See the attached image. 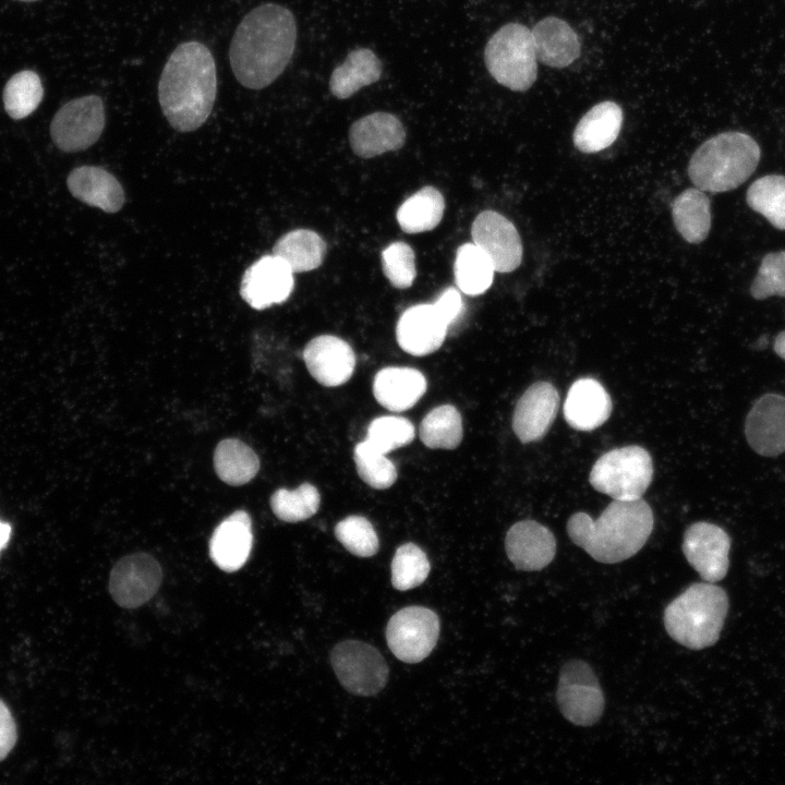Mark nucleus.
Returning a JSON list of instances; mask_svg holds the SVG:
<instances>
[{
  "label": "nucleus",
  "instance_id": "obj_1",
  "mask_svg": "<svg viewBox=\"0 0 785 785\" xmlns=\"http://www.w3.org/2000/svg\"><path fill=\"white\" fill-rule=\"evenodd\" d=\"M297 23L292 12L277 3L251 10L232 37L229 60L237 81L261 89L287 68L295 48Z\"/></svg>",
  "mask_w": 785,
  "mask_h": 785
},
{
  "label": "nucleus",
  "instance_id": "obj_2",
  "mask_svg": "<svg viewBox=\"0 0 785 785\" xmlns=\"http://www.w3.org/2000/svg\"><path fill=\"white\" fill-rule=\"evenodd\" d=\"M216 95V63L209 49L198 41L180 44L158 83V100L170 125L179 132L198 129L208 119Z\"/></svg>",
  "mask_w": 785,
  "mask_h": 785
},
{
  "label": "nucleus",
  "instance_id": "obj_3",
  "mask_svg": "<svg viewBox=\"0 0 785 785\" xmlns=\"http://www.w3.org/2000/svg\"><path fill=\"white\" fill-rule=\"evenodd\" d=\"M653 524L652 509L642 498L614 499L597 519L585 512L573 514L567 521V532L596 561L615 564L642 548Z\"/></svg>",
  "mask_w": 785,
  "mask_h": 785
},
{
  "label": "nucleus",
  "instance_id": "obj_4",
  "mask_svg": "<svg viewBox=\"0 0 785 785\" xmlns=\"http://www.w3.org/2000/svg\"><path fill=\"white\" fill-rule=\"evenodd\" d=\"M760 156L761 149L750 135L722 132L696 149L688 164V176L693 185L704 192H727L748 180Z\"/></svg>",
  "mask_w": 785,
  "mask_h": 785
},
{
  "label": "nucleus",
  "instance_id": "obj_5",
  "mask_svg": "<svg viewBox=\"0 0 785 785\" xmlns=\"http://www.w3.org/2000/svg\"><path fill=\"white\" fill-rule=\"evenodd\" d=\"M728 611L726 592L712 582H698L675 597L664 611V626L673 640L701 650L714 644Z\"/></svg>",
  "mask_w": 785,
  "mask_h": 785
},
{
  "label": "nucleus",
  "instance_id": "obj_6",
  "mask_svg": "<svg viewBox=\"0 0 785 785\" xmlns=\"http://www.w3.org/2000/svg\"><path fill=\"white\" fill-rule=\"evenodd\" d=\"M488 73L500 85L526 92L538 76V59L530 28L520 23L503 25L484 49Z\"/></svg>",
  "mask_w": 785,
  "mask_h": 785
},
{
  "label": "nucleus",
  "instance_id": "obj_7",
  "mask_svg": "<svg viewBox=\"0 0 785 785\" xmlns=\"http://www.w3.org/2000/svg\"><path fill=\"white\" fill-rule=\"evenodd\" d=\"M653 463L640 446H625L602 455L592 467L590 484L600 493L617 500L641 498L651 484Z\"/></svg>",
  "mask_w": 785,
  "mask_h": 785
},
{
  "label": "nucleus",
  "instance_id": "obj_8",
  "mask_svg": "<svg viewBox=\"0 0 785 785\" xmlns=\"http://www.w3.org/2000/svg\"><path fill=\"white\" fill-rule=\"evenodd\" d=\"M333 669L342 687L352 695L370 697L387 684L389 668L381 652L360 640H345L330 652Z\"/></svg>",
  "mask_w": 785,
  "mask_h": 785
},
{
  "label": "nucleus",
  "instance_id": "obj_9",
  "mask_svg": "<svg viewBox=\"0 0 785 785\" xmlns=\"http://www.w3.org/2000/svg\"><path fill=\"white\" fill-rule=\"evenodd\" d=\"M556 698L564 717L578 726L595 724L604 711V695L599 679L582 660H570L563 665Z\"/></svg>",
  "mask_w": 785,
  "mask_h": 785
},
{
  "label": "nucleus",
  "instance_id": "obj_10",
  "mask_svg": "<svg viewBox=\"0 0 785 785\" xmlns=\"http://www.w3.org/2000/svg\"><path fill=\"white\" fill-rule=\"evenodd\" d=\"M439 627V618L432 609L408 606L389 619L386 627L387 644L398 660L419 663L435 648Z\"/></svg>",
  "mask_w": 785,
  "mask_h": 785
},
{
  "label": "nucleus",
  "instance_id": "obj_11",
  "mask_svg": "<svg viewBox=\"0 0 785 785\" xmlns=\"http://www.w3.org/2000/svg\"><path fill=\"white\" fill-rule=\"evenodd\" d=\"M105 107L99 96L87 95L63 105L50 124V135L58 148L80 152L97 142L105 128Z\"/></svg>",
  "mask_w": 785,
  "mask_h": 785
},
{
  "label": "nucleus",
  "instance_id": "obj_12",
  "mask_svg": "<svg viewBox=\"0 0 785 785\" xmlns=\"http://www.w3.org/2000/svg\"><path fill=\"white\" fill-rule=\"evenodd\" d=\"M162 581L159 563L147 553H134L119 559L109 578L113 601L124 608H136L150 600Z\"/></svg>",
  "mask_w": 785,
  "mask_h": 785
},
{
  "label": "nucleus",
  "instance_id": "obj_13",
  "mask_svg": "<svg viewBox=\"0 0 785 785\" xmlns=\"http://www.w3.org/2000/svg\"><path fill=\"white\" fill-rule=\"evenodd\" d=\"M729 550V535L714 523L695 522L685 531L684 555L704 581L714 583L726 576Z\"/></svg>",
  "mask_w": 785,
  "mask_h": 785
},
{
  "label": "nucleus",
  "instance_id": "obj_14",
  "mask_svg": "<svg viewBox=\"0 0 785 785\" xmlns=\"http://www.w3.org/2000/svg\"><path fill=\"white\" fill-rule=\"evenodd\" d=\"M473 243L491 259L495 271L510 273L522 261V242L515 225L495 210H484L471 227Z\"/></svg>",
  "mask_w": 785,
  "mask_h": 785
},
{
  "label": "nucleus",
  "instance_id": "obj_15",
  "mask_svg": "<svg viewBox=\"0 0 785 785\" xmlns=\"http://www.w3.org/2000/svg\"><path fill=\"white\" fill-rule=\"evenodd\" d=\"M293 288L294 278L290 267L278 256L267 254L245 269L240 295L251 307L264 310L285 302Z\"/></svg>",
  "mask_w": 785,
  "mask_h": 785
},
{
  "label": "nucleus",
  "instance_id": "obj_16",
  "mask_svg": "<svg viewBox=\"0 0 785 785\" xmlns=\"http://www.w3.org/2000/svg\"><path fill=\"white\" fill-rule=\"evenodd\" d=\"M745 435L750 447L764 457L785 452V396L769 392L749 410Z\"/></svg>",
  "mask_w": 785,
  "mask_h": 785
},
{
  "label": "nucleus",
  "instance_id": "obj_17",
  "mask_svg": "<svg viewBox=\"0 0 785 785\" xmlns=\"http://www.w3.org/2000/svg\"><path fill=\"white\" fill-rule=\"evenodd\" d=\"M558 406L559 396L553 384H532L517 401L512 415V430L520 442L543 438L556 418Z\"/></svg>",
  "mask_w": 785,
  "mask_h": 785
},
{
  "label": "nucleus",
  "instance_id": "obj_18",
  "mask_svg": "<svg viewBox=\"0 0 785 785\" xmlns=\"http://www.w3.org/2000/svg\"><path fill=\"white\" fill-rule=\"evenodd\" d=\"M303 360L312 377L327 387L348 382L355 366L350 345L333 335L311 339L303 350Z\"/></svg>",
  "mask_w": 785,
  "mask_h": 785
},
{
  "label": "nucleus",
  "instance_id": "obj_19",
  "mask_svg": "<svg viewBox=\"0 0 785 785\" xmlns=\"http://www.w3.org/2000/svg\"><path fill=\"white\" fill-rule=\"evenodd\" d=\"M505 548L509 560L519 570L545 568L556 554V539L552 531L534 520H521L508 530Z\"/></svg>",
  "mask_w": 785,
  "mask_h": 785
},
{
  "label": "nucleus",
  "instance_id": "obj_20",
  "mask_svg": "<svg viewBox=\"0 0 785 785\" xmlns=\"http://www.w3.org/2000/svg\"><path fill=\"white\" fill-rule=\"evenodd\" d=\"M448 326L433 303L415 304L407 309L398 319L396 338L400 348L409 354L423 357L443 345Z\"/></svg>",
  "mask_w": 785,
  "mask_h": 785
},
{
  "label": "nucleus",
  "instance_id": "obj_21",
  "mask_svg": "<svg viewBox=\"0 0 785 785\" xmlns=\"http://www.w3.org/2000/svg\"><path fill=\"white\" fill-rule=\"evenodd\" d=\"M404 142V126L399 118L390 112L366 114L353 122L349 130L350 146L353 153L362 158L398 150Z\"/></svg>",
  "mask_w": 785,
  "mask_h": 785
},
{
  "label": "nucleus",
  "instance_id": "obj_22",
  "mask_svg": "<svg viewBox=\"0 0 785 785\" xmlns=\"http://www.w3.org/2000/svg\"><path fill=\"white\" fill-rule=\"evenodd\" d=\"M252 546L251 517L237 510L215 528L209 540V556L221 570L233 572L247 561Z\"/></svg>",
  "mask_w": 785,
  "mask_h": 785
},
{
  "label": "nucleus",
  "instance_id": "obj_23",
  "mask_svg": "<svg viewBox=\"0 0 785 785\" xmlns=\"http://www.w3.org/2000/svg\"><path fill=\"white\" fill-rule=\"evenodd\" d=\"M611 413V397L600 382L584 377L570 386L564 403V416L572 428L592 431L606 422Z\"/></svg>",
  "mask_w": 785,
  "mask_h": 785
},
{
  "label": "nucleus",
  "instance_id": "obj_24",
  "mask_svg": "<svg viewBox=\"0 0 785 785\" xmlns=\"http://www.w3.org/2000/svg\"><path fill=\"white\" fill-rule=\"evenodd\" d=\"M68 189L78 201L106 213H117L124 204V191L118 179L96 166L74 168L67 179Z\"/></svg>",
  "mask_w": 785,
  "mask_h": 785
},
{
  "label": "nucleus",
  "instance_id": "obj_25",
  "mask_svg": "<svg viewBox=\"0 0 785 785\" xmlns=\"http://www.w3.org/2000/svg\"><path fill=\"white\" fill-rule=\"evenodd\" d=\"M538 61L552 68H565L581 53V41L573 28L564 20L547 16L532 28Z\"/></svg>",
  "mask_w": 785,
  "mask_h": 785
},
{
  "label": "nucleus",
  "instance_id": "obj_26",
  "mask_svg": "<svg viewBox=\"0 0 785 785\" xmlns=\"http://www.w3.org/2000/svg\"><path fill=\"white\" fill-rule=\"evenodd\" d=\"M427 387L424 375L411 367L389 366L374 377L373 394L377 402L394 412L412 408Z\"/></svg>",
  "mask_w": 785,
  "mask_h": 785
},
{
  "label": "nucleus",
  "instance_id": "obj_27",
  "mask_svg": "<svg viewBox=\"0 0 785 785\" xmlns=\"http://www.w3.org/2000/svg\"><path fill=\"white\" fill-rule=\"evenodd\" d=\"M623 110L614 101L596 104L579 120L572 140L576 148L593 154L611 146L619 135Z\"/></svg>",
  "mask_w": 785,
  "mask_h": 785
},
{
  "label": "nucleus",
  "instance_id": "obj_28",
  "mask_svg": "<svg viewBox=\"0 0 785 785\" xmlns=\"http://www.w3.org/2000/svg\"><path fill=\"white\" fill-rule=\"evenodd\" d=\"M382 71V62L373 50L357 48L334 69L329 80L330 93L338 99L349 98L362 87L376 83Z\"/></svg>",
  "mask_w": 785,
  "mask_h": 785
},
{
  "label": "nucleus",
  "instance_id": "obj_29",
  "mask_svg": "<svg viewBox=\"0 0 785 785\" xmlns=\"http://www.w3.org/2000/svg\"><path fill=\"white\" fill-rule=\"evenodd\" d=\"M672 217L679 234L689 243L706 239L711 229V203L704 191L689 188L672 204Z\"/></svg>",
  "mask_w": 785,
  "mask_h": 785
},
{
  "label": "nucleus",
  "instance_id": "obj_30",
  "mask_svg": "<svg viewBox=\"0 0 785 785\" xmlns=\"http://www.w3.org/2000/svg\"><path fill=\"white\" fill-rule=\"evenodd\" d=\"M326 243L316 232L295 229L277 240L273 254L281 258L294 273L316 269L326 255Z\"/></svg>",
  "mask_w": 785,
  "mask_h": 785
},
{
  "label": "nucleus",
  "instance_id": "obj_31",
  "mask_svg": "<svg viewBox=\"0 0 785 785\" xmlns=\"http://www.w3.org/2000/svg\"><path fill=\"white\" fill-rule=\"evenodd\" d=\"M445 200L434 186L426 185L408 197L397 210L402 231L420 233L434 229L442 220Z\"/></svg>",
  "mask_w": 785,
  "mask_h": 785
},
{
  "label": "nucleus",
  "instance_id": "obj_32",
  "mask_svg": "<svg viewBox=\"0 0 785 785\" xmlns=\"http://www.w3.org/2000/svg\"><path fill=\"white\" fill-rule=\"evenodd\" d=\"M214 468L221 481L239 486L250 482L259 470V459L245 443L227 438L214 451Z\"/></svg>",
  "mask_w": 785,
  "mask_h": 785
},
{
  "label": "nucleus",
  "instance_id": "obj_33",
  "mask_svg": "<svg viewBox=\"0 0 785 785\" xmlns=\"http://www.w3.org/2000/svg\"><path fill=\"white\" fill-rule=\"evenodd\" d=\"M454 273L460 291L479 295L491 287L495 269L488 256L472 242L458 247Z\"/></svg>",
  "mask_w": 785,
  "mask_h": 785
},
{
  "label": "nucleus",
  "instance_id": "obj_34",
  "mask_svg": "<svg viewBox=\"0 0 785 785\" xmlns=\"http://www.w3.org/2000/svg\"><path fill=\"white\" fill-rule=\"evenodd\" d=\"M462 420L451 404L431 410L420 425V438L428 448L455 449L462 439Z\"/></svg>",
  "mask_w": 785,
  "mask_h": 785
},
{
  "label": "nucleus",
  "instance_id": "obj_35",
  "mask_svg": "<svg viewBox=\"0 0 785 785\" xmlns=\"http://www.w3.org/2000/svg\"><path fill=\"white\" fill-rule=\"evenodd\" d=\"M750 208L772 226L785 230V177L769 174L757 179L746 195Z\"/></svg>",
  "mask_w": 785,
  "mask_h": 785
},
{
  "label": "nucleus",
  "instance_id": "obj_36",
  "mask_svg": "<svg viewBox=\"0 0 785 785\" xmlns=\"http://www.w3.org/2000/svg\"><path fill=\"white\" fill-rule=\"evenodd\" d=\"M44 97V87L37 73L31 70L17 72L7 82L3 104L7 113L15 120L33 113Z\"/></svg>",
  "mask_w": 785,
  "mask_h": 785
},
{
  "label": "nucleus",
  "instance_id": "obj_37",
  "mask_svg": "<svg viewBox=\"0 0 785 785\" xmlns=\"http://www.w3.org/2000/svg\"><path fill=\"white\" fill-rule=\"evenodd\" d=\"M321 495L317 488L303 483L295 490L279 488L270 497V507L277 518L286 522H298L311 518L319 508Z\"/></svg>",
  "mask_w": 785,
  "mask_h": 785
},
{
  "label": "nucleus",
  "instance_id": "obj_38",
  "mask_svg": "<svg viewBox=\"0 0 785 785\" xmlns=\"http://www.w3.org/2000/svg\"><path fill=\"white\" fill-rule=\"evenodd\" d=\"M430 569L426 554L418 545L404 543L391 560V584L399 591L413 589L425 581Z\"/></svg>",
  "mask_w": 785,
  "mask_h": 785
},
{
  "label": "nucleus",
  "instance_id": "obj_39",
  "mask_svg": "<svg viewBox=\"0 0 785 785\" xmlns=\"http://www.w3.org/2000/svg\"><path fill=\"white\" fill-rule=\"evenodd\" d=\"M353 459L359 476L371 487L385 490L397 479V470L386 454L372 446L366 439L358 443Z\"/></svg>",
  "mask_w": 785,
  "mask_h": 785
},
{
  "label": "nucleus",
  "instance_id": "obj_40",
  "mask_svg": "<svg viewBox=\"0 0 785 785\" xmlns=\"http://www.w3.org/2000/svg\"><path fill=\"white\" fill-rule=\"evenodd\" d=\"M414 434V426L408 419L383 415L370 423L366 440L379 451L387 454L410 444Z\"/></svg>",
  "mask_w": 785,
  "mask_h": 785
},
{
  "label": "nucleus",
  "instance_id": "obj_41",
  "mask_svg": "<svg viewBox=\"0 0 785 785\" xmlns=\"http://www.w3.org/2000/svg\"><path fill=\"white\" fill-rule=\"evenodd\" d=\"M337 540L351 554L370 557L379 548L378 536L372 523L362 516H349L335 527Z\"/></svg>",
  "mask_w": 785,
  "mask_h": 785
},
{
  "label": "nucleus",
  "instance_id": "obj_42",
  "mask_svg": "<svg viewBox=\"0 0 785 785\" xmlns=\"http://www.w3.org/2000/svg\"><path fill=\"white\" fill-rule=\"evenodd\" d=\"M382 267L384 275L395 288L411 287L416 277L413 249L401 241L390 243L382 252Z\"/></svg>",
  "mask_w": 785,
  "mask_h": 785
},
{
  "label": "nucleus",
  "instance_id": "obj_43",
  "mask_svg": "<svg viewBox=\"0 0 785 785\" xmlns=\"http://www.w3.org/2000/svg\"><path fill=\"white\" fill-rule=\"evenodd\" d=\"M756 300L772 295L785 297V250L764 255L751 286Z\"/></svg>",
  "mask_w": 785,
  "mask_h": 785
},
{
  "label": "nucleus",
  "instance_id": "obj_44",
  "mask_svg": "<svg viewBox=\"0 0 785 785\" xmlns=\"http://www.w3.org/2000/svg\"><path fill=\"white\" fill-rule=\"evenodd\" d=\"M435 310L448 326V330L459 324L464 315V302L454 287L444 290L433 303Z\"/></svg>",
  "mask_w": 785,
  "mask_h": 785
},
{
  "label": "nucleus",
  "instance_id": "obj_45",
  "mask_svg": "<svg viewBox=\"0 0 785 785\" xmlns=\"http://www.w3.org/2000/svg\"><path fill=\"white\" fill-rule=\"evenodd\" d=\"M16 738L15 721L7 704L0 700V761L13 749Z\"/></svg>",
  "mask_w": 785,
  "mask_h": 785
},
{
  "label": "nucleus",
  "instance_id": "obj_46",
  "mask_svg": "<svg viewBox=\"0 0 785 785\" xmlns=\"http://www.w3.org/2000/svg\"><path fill=\"white\" fill-rule=\"evenodd\" d=\"M773 349L780 358L785 360V330L781 331L776 336V338L774 340Z\"/></svg>",
  "mask_w": 785,
  "mask_h": 785
},
{
  "label": "nucleus",
  "instance_id": "obj_47",
  "mask_svg": "<svg viewBox=\"0 0 785 785\" xmlns=\"http://www.w3.org/2000/svg\"><path fill=\"white\" fill-rule=\"evenodd\" d=\"M11 536V527L0 520V552L7 546Z\"/></svg>",
  "mask_w": 785,
  "mask_h": 785
},
{
  "label": "nucleus",
  "instance_id": "obj_48",
  "mask_svg": "<svg viewBox=\"0 0 785 785\" xmlns=\"http://www.w3.org/2000/svg\"><path fill=\"white\" fill-rule=\"evenodd\" d=\"M20 1H36V0H20Z\"/></svg>",
  "mask_w": 785,
  "mask_h": 785
}]
</instances>
